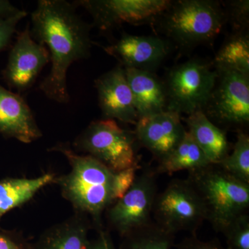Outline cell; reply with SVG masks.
Masks as SVG:
<instances>
[{"label":"cell","mask_w":249,"mask_h":249,"mask_svg":"<svg viewBox=\"0 0 249 249\" xmlns=\"http://www.w3.org/2000/svg\"><path fill=\"white\" fill-rule=\"evenodd\" d=\"M76 8L64 0H40L31 14V36L47 48L52 62L50 72L39 88L46 97L59 103L70 101L69 68L91 53V27L77 14Z\"/></svg>","instance_id":"obj_1"},{"label":"cell","mask_w":249,"mask_h":249,"mask_svg":"<svg viewBox=\"0 0 249 249\" xmlns=\"http://www.w3.org/2000/svg\"><path fill=\"white\" fill-rule=\"evenodd\" d=\"M52 150L63 154L71 165L70 173L58 179L62 196L75 209L89 215L101 230L102 214L112 204V172L91 156L77 155L67 145Z\"/></svg>","instance_id":"obj_2"},{"label":"cell","mask_w":249,"mask_h":249,"mask_svg":"<svg viewBox=\"0 0 249 249\" xmlns=\"http://www.w3.org/2000/svg\"><path fill=\"white\" fill-rule=\"evenodd\" d=\"M204 204L206 220L222 232L249 206V184L216 164L189 172L188 178Z\"/></svg>","instance_id":"obj_3"},{"label":"cell","mask_w":249,"mask_h":249,"mask_svg":"<svg viewBox=\"0 0 249 249\" xmlns=\"http://www.w3.org/2000/svg\"><path fill=\"white\" fill-rule=\"evenodd\" d=\"M160 18L166 35L184 47L213 40L227 19L220 4L209 0L172 1Z\"/></svg>","instance_id":"obj_4"},{"label":"cell","mask_w":249,"mask_h":249,"mask_svg":"<svg viewBox=\"0 0 249 249\" xmlns=\"http://www.w3.org/2000/svg\"><path fill=\"white\" fill-rule=\"evenodd\" d=\"M217 76L216 69L202 60H191L173 67L163 82L166 110L188 116L203 111Z\"/></svg>","instance_id":"obj_5"},{"label":"cell","mask_w":249,"mask_h":249,"mask_svg":"<svg viewBox=\"0 0 249 249\" xmlns=\"http://www.w3.org/2000/svg\"><path fill=\"white\" fill-rule=\"evenodd\" d=\"M134 142L133 136L115 121L106 119L91 122L77 137L74 146L117 173L138 164Z\"/></svg>","instance_id":"obj_6"},{"label":"cell","mask_w":249,"mask_h":249,"mask_svg":"<svg viewBox=\"0 0 249 249\" xmlns=\"http://www.w3.org/2000/svg\"><path fill=\"white\" fill-rule=\"evenodd\" d=\"M152 214L155 224L173 235L182 231L196 234L206 220L202 200L188 179H174L157 194Z\"/></svg>","instance_id":"obj_7"},{"label":"cell","mask_w":249,"mask_h":249,"mask_svg":"<svg viewBox=\"0 0 249 249\" xmlns=\"http://www.w3.org/2000/svg\"><path fill=\"white\" fill-rule=\"evenodd\" d=\"M155 175L145 170L137 176L127 193L107 209L109 224L121 237L153 224L152 215L158 194Z\"/></svg>","instance_id":"obj_8"},{"label":"cell","mask_w":249,"mask_h":249,"mask_svg":"<svg viewBox=\"0 0 249 249\" xmlns=\"http://www.w3.org/2000/svg\"><path fill=\"white\" fill-rule=\"evenodd\" d=\"M217 78L203 112L211 120L228 125L249 121V76L228 68H215Z\"/></svg>","instance_id":"obj_9"},{"label":"cell","mask_w":249,"mask_h":249,"mask_svg":"<svg viewBox=\"0 0 249 249\" xmlns=\"http://www.w3.org/2000/svg\"><path fill=\"white\" fill-rule=\"evenodd\" d=\"M171 2L168 0H80L73 4L89 13L95 27L108 31L124 23L152 22L160 18Z\"/></svg>","instance_id":"obj_10"},{"label":"cell","mask_w":249,"mask_h":249,"mask_svg":"<svg viewBox=\"0 0 249 249\" xmlns=\"http://www.w3.org/2000/svg\"><path fill=\"white\" fill-rule=\"evenodd\" d=\"M50 62L47 48L33 38L28 28L19 33L10 52L4 78L11 88L19 91L29 89L42 69Z\"/></svg>","instance_id":"obj_11"},{"label":"cell","mask_w":249,"mask_h":249,"mask_svg":"<svg viewBox=\"0 0 249 249\" xmlns=\"http://www.w3.org/2000/svg\"><path fill=\"white\" fill-rule=\"evenodd\" d=\"M135 124L137 140L160 161L178 147L186 133L179 114L173 111L139 118Z\"/></svg>","instance_id":"obj_12"},{"label":"cell","mask_w":249,"mask_h":249,"mask_svg":"<svg viewBox=\"0 0 249 249\" xmlns=\"http://www.w3.org/2000/svg\"><path fill=\"white\" fill-rule=\"evenodd\" d=\"M95 88L98 105L106 119L136 124L138 114L124 67L119 65L98 77Z\"/></svg>","instance_id":"obj_13"},{"label":"cell","mask_w":249,"mask_h":249,"mask_svg":"<svg viewBox=\"0 0 249 249\" xmlns=\"http://www.w3.org/2000/svg\"><path fill=\"white\" fill-rule=\"evenodd\" d=\"M103 49L124 68L151 71L164 60L170 47L168 42L158 37L124 34L119 40Z\"/></svg>","instance_id":"obj_14"},{"label":"cell","mask_w":249,"mask_h":249,"mask_svg":"<svg viewBox=\"0 0 249 249\" xmlns=\"http://www.w3.org/2000/svg\"><path fill=\"white\" fill-rule=\"evenodd\" d=\"M0 133L31 143L42 136L25 100L0 85Z\"/></svg>","instance_id":"obj_15"},{"label":"cell","mask_w":249,"mask_h":249,"mask_svg":"<svg viewBox=\"0 0 249 249\" xmlns=\"http://www.w3.org/2000/svg\"><path fill=\"white\" fill-rule=\"evenodd\" d=\"M124 69L139 119L166 110L163 82L159 80L152 71Z\"/></svg>","instance_id":"obj_16"},{"label":"cell","mask_w":249,"mask_h":249,"mask_svg":"<svg viewBox=\"0 0 249 249\" xmlns=\"http://www.w3.org/2000/svg\"><path fill=\"white\" fill-rule=\"evenodd\" d=\"M186 122L188 132L211 164H218L229 155V145L225 132L203 111H196L188 116Z\"/></svg>","instance_id":"obj_17"},{"label":"cell","mask_w":249,"mask_h":249,"mask_svg":"<svg viewBox=\"0 0 249 249\" xmlns=\"http://www.w3.org/2000/svg\"><path fill=\"white\" fill-rule=\"evenodd\" d=\"M89 227L81 218H72L46 231L33 249H88Z\"/></svg>","instance_id":"obj_18"},{"label":"cell","mask_w":249,"mask_h":249,"mask_svg":"<svg viewBox=\"0 0 249 249\" xmlns=\"http://www.w3.org/2000/svg\"><path fill=\"white\" fill-rule=\"evenodd\" d=\"M54 180V175L47 173L36 178H11L0 181V218L31 200L37 192Z\"/></svg>","instance_id":"obj_19"},{"label":"cell","mask_w":249,"mask_h":249,"mask_svg":"<svg viewBox=\"0 0 249 249\" xmlns=\"http://www.w3.org/2000/svg\"><path fill=\"white\" fill-rule=\"evenodd\" d=\"M211 165L188 131L178 147L160 161L157 173L172 174L201 169Z\"/></svg>","instance_id":"obj_20"},{"label":"cell","mask_w":249,"mask_h":249,"mask_svg":"<svg viewBox=\"0 0 249 249\" xmlns=\"http://www.w3.org/2000/svg\"><path fill=\"white\" fill-rule=\"evenodd\" d=\"M215 68H228L249 76V40L247 34L232 36L219 49L214 60Z\"/></svg>","instance_id":"obj_21"},{"label":"cell","mask_w":249,"mask_h":249,"mask_svg":"<svg viewBox=\"0 0 249 249\" xmlns=\"http://www.w3.org/2000/svg\"><path fill=\"white\" fill-rule=\"evenodd\" d=\"M124 238L121 249H171L175 245V235L165 231L155 222Z\"/></svg>","instance_id":"obj_22"},{"label":"cell","mask_w":249,"mask_h":249,"mask_svg":"<svg viewBox=\"0 0 249 249\" xmlns=\"http://www.w3.org/2000/svg\"><path fill=\"white\" fill-rule=\"evenodd\" d=\"M229 174L249 184V137L240 132L231 155L216 164Z\"/></svg>","instance_id":"obj_23"},{"label":"cell","mask_w":249,"mask_h":249,"mask_svg":"<svg viewBox=\"0 0 249 249\" xmlns=\"http://www.w3.org/2000/svg\"><path fill=\"white\" fill-rule=\"evenodd\" d=\"M228 249H249V216L247 213L232 221L222 232Z\"/></svg>","instance_id":"obj_24"},{"label":"cell","mask_w":249,"mask_h":249,"mask_svg":"<svg viewBox=\"0 0 249 249\" xmlns=\"http://www.w3.org/2000/svg\"><path fill=\"white\" fill-rule=\"evenodd\" d=\"M138 169V164H136L117 173H113L111 181L112 204L121 199L130 189L137 178Z\"/></svg>","instance_id":"obj_25"},{"label":"cell","mask_w":249,"mask_h":249,"mask_svg":"<svg viewBox=\"0 0 249 249\" xmlns=\"http://www.w3.org/2000/svg\"><path fill=\"white\" fill-rule=\"evenodd\" d=\"M27 16V13L22 10L14 16L0 18V52L9 46L18 23Z\"/></svg>","instance_id":"obj_26"},{"label":"cell","mask_w":249,"mask_h":249,"mask_svg":"<svg viewBox=\"0 0 249 249\" xmlns=\"http://www.w3.org/2000/svg\"><path fill=\"white\" fill-rule=\"evenodd\" d=\"M174 247L178 249H228L227 247H223L218 241L204 242L199 240L196 234H192L191 237H186Z\"/></svg>","instance_id":"obj_27"},{"label":"cell","mask_w":249,"mask_h":249,"mask_svg":"<svg viewBox=\"0 0 249 249\" xmlns=\"http://www.w3.org/2000/svg\"><path fill=\"white\" fill-rule=\"evenodd\" d=\"M0 249H33L22 236L0 231Z\"/></svg>","instance_id":"obj_28"},{"label":"cell","mask_w":249,"mask_h":249,"mask_svg":"<svg viewBox=\"0 0 249 249\" xmlns=\"http://www.w3.org/2000/svg\"><path fill=\"white\" fill-rule=\"evenodd\" d=\"M98 232L97 237L90 241L88 249H117L109 232L103 229Z\"/></svg>","instance_id":"obj_29"},{"label":"cell","mask_w":249,"mask_h":249,"mask_svg":"<svg viewBox=\"0 0 249 249\" xmlns=\"http://www.w3.org/2000/svg\"><path fill=\"white\" fill-rule=\"evenodd\" d=\"M233 18L240 26L248 25L249 21V1H235L232 6Z\"/></svg>","instance_id":"obj_30"},{"label":"cell","mask_w":249,"mask_h":249,"mask_svg":"<svg viewBox=\"0 0 249 249\" xmlns=\"http://www.w3.org/2000/svg\"><path fill=\"white\" fill-rule=\"evenodd\" d=\"M22 10L18 9L9 1L0 0V18L10 17L20 12Z\"/></svg>","instance_id":"obj_31"}]
</instances>
